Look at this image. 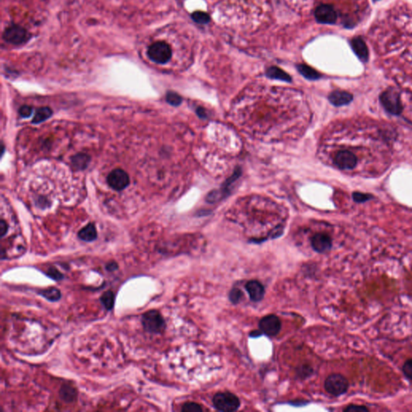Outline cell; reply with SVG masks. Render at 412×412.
<instances>
[{
  "instance_id": "83f0119b",
  "label": "cell",
  "mask_w": 412,
  "mask_h": 412,
  "mask_svg": "<svg viewBox=\"0 0 412 412\" xmlns=\"http://www.w3.org/2000/svg\"><path fill=\"white\" fill-rule=\"evenodd\" d=\"M373 197L372 195L366 194V193H359V192H355L353 193V201L357 203H363L365 201H369V200L373 199Z\"/></svg>"
},
{
  "instance_id": "484cf974",
  "label": "cell",
  "mask_w": 412,
  "mask_h": 412,
  "mask_svg": "<svg viewBox=\"0 0 412 412\" xmlns=\"http://www.w3.org/2000/svg\"><path fill=\"white\" fill-rule=\"evenodd\" d=\"M202 410L203 409L200 404L193 402H185L181 408L182 412H201Z\"/></svg>"
},
{
  "instance_id": "5b68a950",
  "label": "cell",
  "mask_w": 412,
  "mask_h": 412,
  "mask_svg": "<svg viewBox=\"0 0 412 412\" xmlns=\"http://www.w3.org/2000/svg\"><path fill=\"white\" fill-rule=\"evenodd\" d=\"M148 58L155 63L164 65L172 58V49L166 42L157 41L148 48Z\"/></svg>"
},
{
  "instance_id": "7c38bea8",
  "label": "cell",
  "mask_w": 412,
  "mask_h": 412,
  "mask_svg": "<svg viewBox=\"0 0 412 412\" xmlns=\"http://www.w3.org/2000/svg\"><path fill=\"white\" fill-rule=\"evenodd\" d=\"M240 175L241 169L238 168L234 172V174L232 175L231 177L228 179L226 183L224 184L223 187L220 189V191H213L212 193L208 195L207 201L209 202H215L218 200L222 199V197H225L226 195L229 194L230 186H231L232 184H234L238 180V177H240Z\"/></svg>"
},
{
  "instance_id": "7a4b0ae2",
  "label": "cell",
  "mask_w": 412,
  "mask_h": 412,
  "mask_svg": "<svg viewBox=\"0 0 412 412\" xmlns=\"http://www.w3.org/2000/svg\"><path fill=\"white\" fill-rule=\"evenodd\" d=\"M31 33L21 25L12 24L5 29L3 39L6 43L15 46H24L31 39Z\"/></svg>"
},
{
  "instance_id": "d6986e66",
  "label": "cell",
  "mask_w": 412,
  "mask_h": 412,
  "mask_svg": "<svg viewBox=\"0 0 412 412\" xmlns=\"http://www.w3.org/2000/svg\"><path fill=\"white\" fill-rule=\"evenodd\" d=\"M296 68H297L298 72L308 80L316 81L321 78V74L320 73L317 72L316 70H314L308 65L300 64L296 66Z\"/></svg>"
},
{
  "instance_id": "44dd1931",
  "label": "cell",
  "mask_w": 412,
  "mask_h": 412,
  "mask_svg": "<svg viewBox=\"0 0 412 412\" xmlns=\"http://www.w3.org/2000/svg\"><path fill=\"white\" fill-rule=\"evenodd\" d=\"M115 301V295L114 291H105L103 295H101L100 302L104 307L105 309L107 311H111L114 308Z\"/></svg>"
},
{
  "instance_id": "ac0fdd59",
  "label": "cell",
  "mask_w": 412,
  "mask_h": 412,
  "mask_svg": "<svg viewBox=\"0 0 412 412\" xmlns=\"http://www.w3.org/2000/svg\"><path fill=\"white\" fill-rule=\"evenodd\" d=\"M78 238H80L81 240L86 242H91L96 240L98 233H97L95 225L90 223L87 226L82 228V230L78 232Z\"/></svg>"
},
{
  "instance_id": "8fae6325",
  "label": "cell",
  "mask_w": 412,
  "mask_h": 412,
  "mask_svg": "<svg viewBox=\"0 0 412 412\" xmlns=\"http://www.w3.org/2000/svg\"><path fill=\"white\" fill-rule=\"evenodd\" d=\"M312 249L320 254L328 252L332 246V238L328 234L318 233L315 234L311 240Z\"/></svg>"
},
{
  "instance_id": "f546056e",
  "label": "cell",
  "mask_w": 412,
  "mask_h": 412,
  "mask_svg": "<svg viewBox=\"0 0 412 412\" xmlns=\"http://www.w3.org/2000/svg\"><path fill=\"white\" fill-rule=\"evenodd\" d=\"M402 372L405 377L412 381V358L407 359L402 365Z\"/></svg>"
},
{
  "instance_id": "e575fe53",
  "label": "cell",
  "mask_w": 412,
  "mask_h": 412,
  "mask_svg": "<svg viewBox=\"0 0 412 412\" xmlns=\"http://www.w3.org/2000/svg\"><path fill=\"white\" fill-rule=\"evenodd\" d=\"M197 114L200 118H201V119H205V118H207V113H206V111H205V109H203V108H201V107H198V108H197Z\"/></svg>"
},
{
  "instance_id": "4fadbf2b",
  "label": "cell",
  "mask_w": 412,
  "mask_h": 412,
  "mask_svg": "<svg viewBox=\"0 0 412 412\" xmlns=\"http://www.w3.org/2000/svg\"><path fill=\"white\" fill-rule=\"evenodd\" d=\"M245 288L248 292L250 299L253 302L258 303L263 300L264 298L265 287L259 281L255 280V279L248 281L245 286Z\"/></svg>"
},
{
  "instance_id": "603a6c76",
  "label": "cell",
  "mask_w": 412,
  "mask_h": 412,
  "mask_svg": "<svg viewBox=\"0 0 412 412\" xmlns=\"http://www.w3.org/2000/svg\"><path fill=\"white\" fill-rule=\"evenodd\" d=\"M52 114H53V111L50 107H41L36 112L35 116L33 119V123L37 124V123L46 121V119L51 117Z\"/></svg>"
},
{
  "instance_id": "e0dca14e",
  "label": "cell",
  "mask_w": 412,
  "mask_h": 412,
  "mask_svg": "<svg viewBox=\"0 0 412 412\" xmlns=\"http://www.w3.org/2000/svg\"><path fill=\"white\" fill-rule=\"evenodd\" d=\"M266 76L270 79L274 80L283 81V82H291V77L289 74L283 71L282 69L277 67V66H271L267 69L266 71Z\"/></svg>"
},
{
  "instance_id": "4dcf8cb0",
  "label": "cell",
  "mask_w": 412,
  "mask_h": 412,
  "mask_svg": "<svg viewBox=\"0 0 412 412\" xmlns=\"http://www.w3.org/2000/svg\"><path fill=\"white\" fill-rule=\"evenodd\" d=\"M344 412H368L369 409L366 406H362V405H353L351 404L349 406L344 408Z\"/></svg>"
},
{
  "instance_id": "d4e9b609",
  "label": "cell",
  "mask_w": 412,
  "mask_h": 412,
  "mask_svg": "<svg viewBox=\"0 0 412 412\" xmlns=\"http://www.w3.org/2000/svg\"><path fill=\"white\" fill-rule=\"evenodd\" d=\"M166 100L169 104L174 107H178L182 103V98L177 93L172 91L167 93Z\"/></svg>"
},
{
  "instance_id": "9c48e42d",
  "label": "cell",
  "mask_w": 412,
  "mask_h": 412,
  "mask_svg": "<svg viewBox=\"0 0 412 412\" xmlns=\"http://www.w3.org/2000/svg\"><path fill=\"white\" fill-rule=\"evenodd\" d=\"M107 183L115 190L121 191L129 185V176L121 168H116L108 175Z\"/></svg>"
},
{
  "instance_id": "277c9868",
  "label": "cell",
  "mask_w": 412,
  "mask_h": 412,
  "mask_svg": "<svg viewBox=\"0 0 412 412\" xmlns=\"http://www.w3.org/2000/svg\"><path fill=\"white\" fill-rule=\"evenodd\" d=\"M380 103L384 109L392 115H401L403 110L402 102L400 100V95L393 89H388L381 93L379 96Z\"/></svg>"
},
{
  "instance_id": "7402d4cb",
  "label": "cell",
  "mask_w": 412,
  "mask_h": 412,
  "mask_svg": "<svg viewBox=\"0 0 412 412\" xmlns=\"http://www.w3.org/2000/svg\"><path fill=\"white\" fill-rule=\"evenodd\" d=\"M90 160H91V159L87 155L80 153V154L76 155V156L73 157V166L78 170H83L88 166Z\"/></svg>"
},
{
  "instance_id": "9a60e30c",
  "label": "cell",
  "mask_w": 412,
  "mask_h": 412,
  "mask_svg": "<svg viewBox=\"0 0 412 412\" xmlns=\"http://www.w3.org/2000/svg\"><path fill=\"white\" fill-rule=\"evenodd\" d=\"M353 96L350 93L344 91H332L328 95V100L335 107H342L349 104L353 101Z\"/></svg>"
},
{
  "instance_id": "52a82bcc",
  "label": "cell",
  "mask_w": 412,
  "mask_h": 412,
  "mask_svg": "<svg viewBox=\"0 0 412 412\" xmlns=\"http://www.w3.org/2000/svg\"><path fill=\"white\" fill-rule=\"evenodd\" d=\"M281 326L282 324L279 318L274 314L265 316L261 319L258 324L259 330L269 336H276L280 332Z\"/></svg>"
},
{
  "instance_id": "d6a6232c",
  "label": "cell",
  "mask_w": 412,
  "mask_h": 412,
  "mask_svg": "<svg viewBox=\"0 0 412 412\" xmlns=\"http://www.w3.org/2000/svg\"><path fill=\"white\" fill-rule=\"evenodd\" d=\"M8 231H9V225L5 222V220H1V222H0V234H1V237L4 238V237L6 235Z\"/></svg>"
},
{
  "instance_id": "cb8c5ba5",
  "label": "cell",
  "mask_w": 412,
  "mask_h": 412,
  "mask_svg": "<svg viewBox=\"0 0 412 412\" xmlns=\"http://www.w3.org/2000/svg\"><path fill=\"white\" fill-rule=\"evenodd\" d=\"M191 18L195 23L198 24V25H207L210 22L209 15L205 12H201V11H197V12L192 13Z\"/></svg>"
},
{
  "instance_id": "6da1fadb",
  "label": "cell",
  "mask_w": 412,
  "mask_h": 412,
  "mask_svg": "<svg viewBox=\"0 0 412 412\" xmlns=\"http://www.w3.org/2000/svg\"><path fill=\"white\" fill-rule=\"evenodd\" d=\"M141 322L144 330L152 334H160L166 328V322L158 310H149L143 314Z\"/></svg>"
},
{
  "instance_id": "4316f807",
  "label": "cell",
  "mask_w": 412,
  "mask_h": 412,
  "mask_svg": "<svg viewBox=\"0 0 412 412\" xmlns=\"http://www.w3.org/2000/svg\"><path fill=\"white\" fill-rule=\"evenodd\" d=\"M242 297V291L238 288H233L229 293V299L232 303L237 304L241 301Z\"/></svg>"
},
{
  "instance_id": "ffe728a7",
  "label": "cell",
  "mask_w": 412,
  "mask_h": 412,
  "mask_svg": "<svg viewBox=\"0 0 412 412\" xmlns=\"http://www.w3.org/2000/svg\"><path fill=\"white\" fill-rule=\"evenodd\" d=\"M42 297L50 302H57L62 298V292L57 287H52L46 289L41 290L38 292Z\"/></svg>"
},
{
  "instance_id": "836d02e7",
  "label": "cell",
  "mask_w": 412,
  "mask_h": 412,
  "mask_svg": "<svg viewBox=\"0 0 412 412\" xmlns=\"http://www.w3.org/2000/svg\"><path fill=\"white\" fill-rule=\"evenodd\" d=\"M106 269H107V271L114 272V271H117L119 269V264L115 261H111V262L106 265Z\"/></svg>"
},
{
  "instance_id": "8992f818",
  "label": "cell",
  "mask_w": 412,
  "mask_h": 412,
  "mask_svg": "<svg viewBox=\"0 0 412 412\" xmlns=\"http://www.w3.org/2000/svg\"><path fill=\"white\" fill-rule=\"evenodd\" d=\"M349 381L340 373H332L324 381V389L331 395L338 397L349 389Z\"/></svg>"
},
{
  "instance_id": "f1b7e54d",
  "label": "cell",
  "mask_w": 412,
  "mask_h": 412,
  "mask_svg": "<svg viewBox=\"0 0 412 412\" xmlns=\"http://www.w3.org/2000/svg\"><path fill=\"white\" fill-rule=\"evenodd\" d=\"M46 275L50 277L51 279H54V280H62L64 279L63 274L54 267H50V268L48 269Z\"/></svg>"
},
{
  "instance_id": "5bb4252c",
  "label": "cell",
  "mask_w": 412,
  "mask_h": 412,
  "mask_svg": "<svg viewBox=\"0 0 412 412\" xmlns=\"http://www.w3.org/2000/svg\"><path fill=\"white\" fill-rule=\"evenodd\" d=\"M350 46L353 53L361 62H368L369 57V50L365 41L361 37H354L351 40Z\"/></svg>"
},
{
  "instance_id": "3957f363",
  "label": "cell",
  "mask_w": 412,
  "mask_h": 412,
  "mask_svg": "<svg viewBox=\"0 0 412 412\" xmlns=\"http://www.w3.org/2000/svg\"><path fill=\"white\" fill-rule=\"evenodd\" d=\"M214 407L219 411L233 412L238 410L241 402L239 398L230 392H219L213 396Z\"/></svg>"
},
{
  "instance_id": "30bf717a",
  "label": "cell",
  "mask_w": 412,
  "mask_h": 412,
  "mask_svg": "<svg viewBox=\"0 0 412 412\" xmlns=\"http://www.w3.org/2000/svg\"><path fill=\"white\" fill-rule=\"evenodd\" d=\"M357 159L353 152L343 150L336 153L334 158V164L341 170H351L356 167Z\"/></svg>"
},
{
  "instance_id": "d590c367",
  "label": "cell",
  "mask_w": 412,
  "mask_h": 412,
  "mask_svg": "<svg viewBox=\"0 0 412 412\" xmlns=\"http://www.w3.org/2000/svg\"><path fill=\"white\" fill-rule=\"evenodd\" d=\"M373 2H377V1H379V0H373Z\"/></svg>"
},
{
  "instance_id": "ba28073f",
  "label": "cell",
  "mask_w": 412,
  "mask_h": 412,
  "mask_svg": "<svg viewBox=\"0 0 412 412\" xmlns=\"http://www.w3.org/2000/svg\"><path fill=\"white\" fill-rule=\"evenodd\" d=\"M318 23L321 25H334L337 20V13L332 5H321L318 6L314 13Z\"/></svg>"
},
{
  "instance_id": "2e32d148",
  "label": "cell",
  "mask_w": 412,
  "mask_h": 412,
  "mask_svg": "<svg viewBox=\"0 0 412 412\" xmlns=\"http://www.w3.org/2000/svg\"><path fill=\"white\" fill-rule=\"evenodd\" d=\"M59 395L62 401L70 403V402L76 401L78 398V391L73 385L70 384H64L60 389Z\"/></svg>"
},
{
  "instance_id": "1f68e13d",
  "label": "cell",
  "mask_w": 412,
  "mask_h": 412,
  "mask_svg": "<svg viewBox=\"0 0 412 412\" xmlns=\"http://www.w3.org/2000/svg\"><path fill=\"white\" fill-rule=\"evenodd\" d=\"M19 112H20L21 117L29 118L33 114V108L30 106H22Z\"/></svg>"
}]
</instances>
